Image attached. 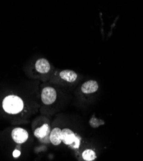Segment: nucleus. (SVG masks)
<instances>
[{"label":"nucleus","instance_id":"obj_1","mask_svg":"<svg viewBox=\"0 0 143 161\" xmlns=\"http://www.w3.org/2000/svg\"><path fill=\"white\" fill-rule=\"evenodd\" d=\"M3 108L8 113L17 114L23 108V102L18 96L9 95L3 101Z\"/></svg>","mask_w":143,"mask_h":161},{"label":"nucleus","instance_id":"obj_2","mask_svg":"<svg viewBox=\"0 0 143 161\" xmlns=\"http://www.w3.org/2000/svg\"><path fill=\"white\" fill-rule=\"evenodd\" d=\"M57 98V92L55 90L50 87L43 88L41 92V100L46 105H52L55 101Z\"/></svg>","mask_w":143,"mask_h":161},{"label":"nucleus","instance_id":"obj_3","mask_svg":"<svg viewBox=\"0 0 143 161\" xmlns=\"http://www.w3.org/2000/svg\"><path fill=\"white\" fill-rule=\"evenodd\" d=\"M12 137L16 142L21 144L27 140L28 134L25 130L21 128H16L12 131Z\"/></svg>","mask_w":143,"mask_h":161},{"label":"nucleus","instance_id":"obj_4","mask_svg":"<svg viewBox=\"0 0 143 161\" xmlns=\"http://www.w3.org/2000/svg\"><path fill=\"white\" fill-rule=\"evenodd\" d=\"M99 84L95 80H89L84 83L81 86V91L84 94H93L98 91Z\"/></svg>","mask_w":143,"mask_h":161},{"label":"nucleus","instance_id":"obj_5","mask_svg":"<svg viewBox=\"0 0 143 161\" xmlns=\"http://www.w3.org/2000/svg\"><path fill=\"white\" fill-rule=\"evenodd\" d=\"M62 135V142H63L65 145H71L72 144L76 139V135L73 132L68 128H65L61 130Z\"/></svg>","mask_w":143,"mask_h":161},{"label":"nucleus","instance_id":"obj_6","mask_svg":"<svg viewBox=\"0 0 143 161\" xmlns=\"http://www.w3.org/2000/svg\"><path fill=\"white\" fill-rule=\"evenodd\" d=\"M50 141L55 146L59 145L62 142L61 130L59 128H55L50 131L49 136Z\"/></svg>","mask_w":143,"mask_h":161},{"label":"nucleus","instance_id":"obj_7","mask_svg":"<svg viewBox=\"0 0 143 161\" xmlns=\"http://www.w3.org/2000/svg\"><path fill=\"white\" fill-rule=\"evenodd\" d=\"M36 70L41 73H47L50 70V65L49 62L44 58L38 59L35 65Z\"/></svg>","mask_w":143,"mask_h":161},{"label":"nucleus","instance_id":"obj_8","mask_svg":"<svg viewBox=\"0 0 143 161\" xmlns=\"http://www.w3.org/2000/svg\"><path fill=\"white\" fill-rule=\"evenodd\" d=\"M50 126L47 124H43L41 127L38 128L34 131V135L40 139H43L44 138L50 136Z\"/></svg>","mask_w":143,"mask_h":161},{"label":"nucleus","instance_id":"obj_9","mask_svg":"<svg viewBox=\"0 0 143 161\" xmlns=\"http://www.w3.org/2000/svg\"><path fill=\"white\" fill-rule=\"evenodd\" d=\"M59 76L68 83H73L77 78V74L71 70H64L60 72Z\"/></svg>","mask_w":143,"mask_h":161},{"label":"nucleus","instance_id":"obj_10","mask_svg":"<svg viewBox=\"0 0 143 161\" xmlns=\"http://www.w3.org/2000/svg\"><path fill=\"white\" fill-rule=\"evenodd\" d=\"M83 158L86 161H92L96 158L95 153L91 149H87L83 153Z\"/></svg>","mask_w":143,"mask_h":161},{"label":"nucleus","instance_id":"obj_11","mask_svg":"<svg viewBox=\"0 0 143 161\" xmlns=\"http://www.w3.org/2000/svg\"><path fill=\"white\" fill-rule=\"evenodd\" d=\"M90 123V125L92 126V127L97 128V127H98V126H99L100 125L103 124L104 122L102 121L101 120H98V119H95V117H93V118L91 119Z\"/></svg>","mask_w":143,"mask_h":161},{"label":"nucleus","instance_id":"obj_12","mask_svg":"<svg viewBox=\"0 0 143 161\" xmlns=\"http://www.w3.org/2000/svg\"><path fill=\"white\" fill-rule=\"evenodd\" d=\"M79 145H80V141L79 139V138L77 137L76 139L75 140V141H74L72 145H70V146L74 148H78L79 146Z\"/></svg>","mask_w":143,"mask_h":161},{"label":"nucleus","instance_id":"obj_13","mask_svg":"<svg viewBox=\"0 0 143 161\" xmlns=\"http://www.w3.org/2000/svg\"><path fill=\"white\" fill-rule=\"evenodd\" d=\"M20 154H21V153H20V152L19 150H14L13 152V156L14 157H19L20 155Z\"/></svg>","mask_w":143,"mask_h":161}]
</instances>
